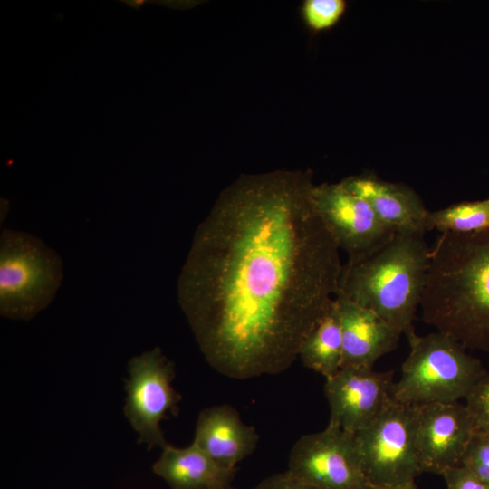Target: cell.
I'll return each instance as SVG.
<instances>
[{"label":"cell","instance_id":"cell-25","mask_svg":"<svg viewBox=\"0 0 489 489\" xmlns=\"http://www.w3.org/2000/svg\"><path fill=\"white\" fill-rule=\"evenodd\" d=\"M212 489H235V488L232 487L230 484H225V485L215 487V488H212Z\"/></svg>","mask_w":489,"mask_h":489},{"label":"cell","instance_id":"cell-20","mask_svg":"<svg viewBox=\"0 0 489 489\" xmlns=\"http://www.w3.org/2000/svg\"><path fill=\"white\" fill-rule=\"evenodd\" d=\"M465 405L472 414L476 430L489 432V369L465 398Z\"/></svg>","mask_w":489,"mask_h":489},{"label":"cell","instance_id":"cell-8","mask_svg":"<svg viewBox=\"0 0 489 489\" xmlns=\"http://www.w3.org/2000/svg\"><path fill=\"white\" fill-rule=\"evenodd\" d=\"M292 475L317 489H371L357 447L355 434L327 426L302 436L288 460Z\"/></svg>","mask_w":489,"mask_h":489},{"label":"cell","instance_id":"cell-3","mask_svg":"<svg viewBox=\"0 0 489 489\" xmlns=\"http://www.w3.org/2000/svg\"><path fill=\"white\" fill-rule=\"evenodd\" d=\"M424 232H398L371 255L347 261L336 294L368 308L405 335L415 334L429 266Z\"/></svg>","mask_w":489,"mask_h":489},{"label":"cell","instance_id":"cell-19","mask_svg":"<svg viewBox=\"0 0 489 489\" xmlns=\"http://www.w3.org/2000/svg\"><path fill=\"white\" fill-rule=\"evenodd\" d=\"M343 0H307L303 6L305 20L314 30H322L333 25L344 12Z\"/></svg>","mask_w":489,"mask_h":489},{"label":"cell","instance_id":"cell-7","mask_svg":"<svg viewBox=\"0 0 489 489\" xmlns=\"http://www.w3.org/2000/svg\"><path fill=\"white\" fill-rule=\"evenodd\" d=\"M124 413L149 449L168 443L160 427L167 413L177 414L180 395L172 387L174 364L159 348L133 357L128 363Z\"/></svg>","mask_w":489,"mask_h":489},{"label":"cell","instance_id":"cell-17","mask_svg":"<svg viewBox=\"0 0 489 489\" xmlns=\"http://www.w3.org/2000/svg\"><path fill=\"white\" fill-rule=\"evenodd\" d=\"M425 230L460 235L489 230V198L464 201L436 211H428Z\"/></svg>","mask_w":489,"mask_h":489},{"label":"cell","instance_id":"cell-14","mask_svg":"<svg viewBox=\"0 0 489 489\" xmlns=\"http://www.w3.org/2000/svg\"><path fill=\"white\" fill-rule=\"evenodd\" d=\"M341 182L363 197L379 219L395 233H426L425 220L428 210L412 188L371 176L350 177Z\"/></svg>","mask_w":489,"mask_h":489},{"label":"cell","instance_id":"cell-21","mask_svg":"<svg viewBox=\"0 0 489 489\" xmlns=\"http://www.w3.org/2000/svg\"><path fill=\"white\" fill-rule=\"evenodd\" d=\"M442 476L447 489H489V484L480 481L461 465L446 470Z\"/></svg>","mask_w":489,"mask_h":489},{"label":"cell","instance_id":"cell-11","mask_svg":"<svg viewBox=\"0 0 489 489\" xmlns=\"http://www.w3.org/2000/svg\"><path fill=\"white\" fill-rule=\"evenodd\" d=\"M476 427L465 404L418 406L417 450L422 473L441 475L460 465Z\"/></svg>","mask_w":489,"mask_h":489},{"label":"cell","instance_id":"cell-5","mask_svg":"<svg viewBox=\"0 0 489 489\" xmlns=\"http://www.w3.org/2000/svg\"><path fill=\"white\" fill-rule=\"evenodd\" d=\"M63 279L60 255L42 239L23 231L0 235V314L28 321L54 299Z\"/></svg>","mask_w":489,"mask_h":489},{"label":"cell","instance_id":"cell-22","mask_svg":"<svg viewBox=\"0 0 489 489\" xmlns=\"http://www.w3.org/2000/svg\"><path fill=\"white\" fill-rule=\"evenodd\" d=\"M252 489H317L296 478L289 471L274 474L263 479Z\"/></svg>","mask_w":489,"mask_h":489},{"label":"cell","instance_id":"cell-9","mask_svg":"<svg viewBox=\"0 0 489 489\" xmlns=\"http://www.w3.org/2000/svg\"><path fill=\"white\" fill-rule=\"evenodd\" d=\"M312 205L348 261L364 259L386 244L395 232L369 204L342 182L312 185Z\"/></svg>","mask_w":489,"mask_h":489},{"label":"cell","instance_id":"cell-23","mask_svg":"<svg viewBox=\"0 0 489 489\" xmlns=\"http://www.w3.org/2000/svg\"><path fill=\"white\" fill-rule=\"evenodd\" d=\"M371 489H417V487L415 485V483H408L403 484H397V485H388V486H377L372 485Z\"/></svg>","mask_w":489,"mask_h":489},{"label":"cell","instance_id":"cell-13","mask_svg":"<svg viewBox=\"0 0 489 489\" xmlns=\"http://www.w3.org/2000/svg\"><path fill=\"white\" fill-rule=\"evenodd\" d=\"M258 440L254 427L244 423L233 407L217 405L200 412L193 442L218 465L235 470L254 452Z\"/></svg>","mask_w":489,"mask_h":489},{"label":"cell","instance_id":"cell-10","mask_svg":"<svg viewBox=\"0 0 489 489\" xmlns=\"http://www.w3.org/2000/svg\"><path fill=\"white\" fill-rule=\"evenodd\" d=\"M394 371L344 367L326 378L329 426L356 434L367 427L393 400Z\"/></svg>","mask_w":489,"mask_h":489},{"label":"cell","instance_id":"cell-2","mask_svg":"<svg viewBox=\"0 0 489 489\" xmlns=\"http://www.w3.org/2000/svg\"><path fill=\"white\" fill-rule=\"evenodd\" d=\"M419 307L426 324L489 352V230L439 235Z\"/></svg>","mask_w":489,"mask_h":489},{"label":"cell","instance_id":"cell-6","mask_svg":"<svg viewBox=\"0 0 489 489\" xmlns=\"http://www.w3.org/2000/svg\"><path fill=\"white\" fill-rule=\"evenodd\" d=\"M418 406L392 400L355 440L372 485L413 483L422 474L417 450Z\"/></svg>","mask_w":489,"mask_h":489},{"label":"cell","instance_id":"cell-16","mask_svg":"<svg viewBox=\"0 0 489 489\" xmlns=\"http://www.w3.org/2000/svg\"><path fill=\"white\" fill-rule=\"evenodd\" d=\"M343 342L336 300L304 339L299 351L303 365L326 378L342 366Z\"/></svg>","mask_w":489,"mask_h":489},{"label":"cell","instance_id":"cell-24","mask_svg":"<svg viewBox=\"0 0 489 489\" xmlns=\"http://www.w3.org/2000/svg\"><path fill=\"white\" fill-rule=\"evenodd\" d=\"M128 5L132 6L135 9H139V7L145 3L143 0H134V1H123Z\"/></svg>","mask_w":489,"mask_h":489},{"label":"cell","instance_id":"cell-12","mask_svg":"<svg viewBox=\"0 0 489 489\" xmlns=\"http://www.w3.org/2000/svg\"><path fill=\"white\" fill-rule=\"evenodd\" d=\"M343 342L342 366L373 368L398 347L402 333L373 311L336 294Z\"/></svg>","mask_w":489,"mask_h":489},{"label":"cell","instance_id":"cell-1","mask_svg":"<svg viewBox=\"0 0 489 489\" xmlns=\"http://www.w3.org/2000/svg\"><path fill=\"white\" fill-rule=\"evenodd\" d=\"M312 185L300 171L244 176L196 230L177 300L220 374L286 370L334 301L343 264Z\"/></svg>","mask_w":489,"mask_h":489},{"label":"cell","instance_id":"cell-18","mask_svg":"<svg viewBox=\"0 0 489 489\" xmlns=\"http://www.w3.org/2000/svg\"><path fill=\"white\" fill-rule=\"evenodd\" d=\"M480 481L489 484V432L476 430L462 456L460 465Z\"/></svg>","mask_w":489,"mask_h":489},{"label":"cell","instance_id":"cell-15","mask_svg":"<svg viewBox=\"0 0 489 489\" xmlns=\"http://www.w3.org/2000/svg\"><path fill=\"white\" fill-rule=\"evenodd\" d=\"M152 469L170 489H212L230 484L235 471L218 465L194 442L183 448L168 444Z\"/></svg>","mask_w":489,"mask_h":489},{"label":"cell","instance_id":"cell-4","mask_svg":"<svg viewBox=\"0 0 489 489\" xmlns=\"http://www.w3.org/2000/svg\"><path fill=\"white\" fill-rule=\"evenodd\" d=\"M410 350L394 383L393 399L409 405L456 402L487 370L451 336L435 331L408 340Z\"/></svg>","mask_w":489,"mask_h":489}]
</instances>
